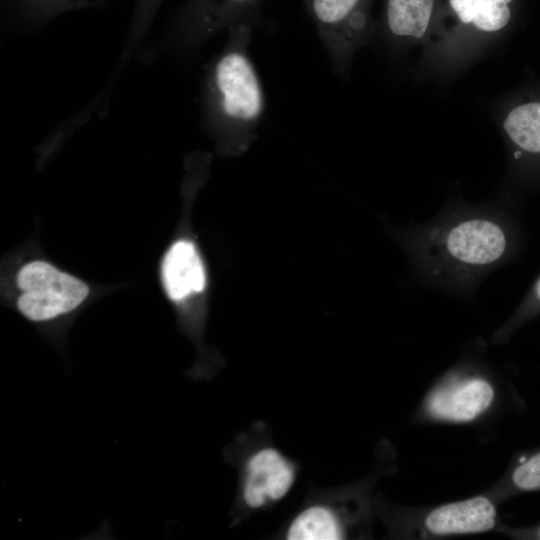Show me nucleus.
Masks as SVG:
<instances>
[{"instance_id":"1a4fd4ad","label":"nucleus","mask_w":540,"mask_h":540,"mask_svg":"<svg viewBox=\"0 0 540 540\" xmlns=\"http://www.w3.org/2000/svg\"><path fill=\"white\" fill-rule=\"evenodd\" d=\"M493 395L490 384L482 379H456L434 391L427 407L433 417L464 422L486 410Z\"/></svg>"},{"instance_id":"f03ea898","label":"nucleus","mask_w":540,"mask_h":540,"mask_svg":"<svg viewBox=\"0 0 540 540\" xmlns=\"http://www.w3.org/2000/svg\"><path fill=\"white\" fill-rule=\"evenodd\" d=\"M523 0H440L422 63L439 75L470 65L516 25Z\"/></svg>"},{"instance_id":"20e7f679","label":"nucleus","mask_w":540,"mask_h":540,"mask_svg":"<svg viewBox=\"0 0 540 540\" xmlns=\"http://www.w3.org/2000/svg\"><path fill=\"white\" fill-rule=\"evenodd\" d=\"M514 183L540 188V83L512 94L499 115Z\"/></svg>"},{"instance_id":"dca6fc26","label":"nucleus","mask_w":540,"mask_h":540,"mask_svg":"<svg viewBox=\"0 0 540 540\" xmlns=\"http://www.w3.org/2000/svg\"><path fill=\"white\" fill-rule=\"evenodd\" d=\"M540 313V273L537 275L523 299L519 303L513 318L511 326L515 327Z\"/></svg>"},{"instance_id":"0eeeda50","label":"nucleus","mask_w":540,"mask_h":540,"mask_svg":"<svg viewBox=\"0 0 540 540\" xmlns=\"http://www.w3.org/2000/svg\"><path fill=\"white\" fill-rule=\"evenodd\" d=\"M295 478L292 461L274 447H260L243 463L238 493L240 503L250 510L276 503L288 494Z\"/></svg>"},{"instance_id":"ddd939ff","label":"nucleus","mask_w":540,"mask_h":540,"mask_svg":"<svg viewBox=\"0 0 540 540\" xmlns=\"http://www.w3.org/2000/svg\"><path fill=\"white\" fill-rule=\"evenodd\" d=\"M291 540H335L343 536L336 512L327 504H312L301 510L288 525Z\"/></svg>"},{"instance_id":"9d476101","label":"nucleus","mask_w":540,"mask_h":540,"mask_svg":"<svg viewBox=\"0 0 540 540\" xmlns=\"http://www.w3.org/2000/svg\"><path fill=\"white\" fill-rule=\"evenodd\" d=\"M162 276L165 291L175 303L204 290L205 268L191 241L178 240L169 248L163 260Z\"/></svg>"},{"instance_id":"f3484780","label":"nucleus","mask_w":540,"mask_h":540,"mask_svg":"<svg viewBox=\"0 0 540 540\" xmlns=\"http://www.w3.org/2000/svg\"><path fill=\"white\" fill-rule=\"evenodd\" d=\"M162 0H137L133 17V32L139 33L148 26Z\"/></svg>"},{"instance_id":"39448f33","label":"nucleus","mask_w":540,"mask_h":540,"mask_svg":"<svg viewBox=\"0 0 540 540\" xmlns=\"http://www.w3.org/2000/svg\"><path fill=\"white\" fill-rule=\"evenodd\" d=\"M18 311L29 321L44 324L77 309L87 298L89 287L75 276L46 261H32L18 272Z\"/></svg>"},{"instance_id":"423d86ee","label":"nucleus","mask_w":540,"mask_h":540,"mask_svg":"<svg viewBox=\"0 0 540 540\" xmlns=\"http://www.w3.org/2000/svg\"><path fill=\"white\" fill-rule=\"evenodd\" d=\"M336 68L344 71L373 33V0H305Z\"/></svg>"},{"instance_id":"4468645a","label":"nucleus","mask_w":540,"mask_h":540,"mask_svg":"<svg viewBox=\"0 0 540 540\" xmlns=\"http://www.w3.org/2000/svg\"><path fill=\"white\" fill-rule=\"evenodd\" d=\"M103 0H16L17 5L28 17L46 20L62 13L91 7Z\"/></svg>"},{"instance_id":"6e6552de","label":"nucleus","mask_w":540,"mask_h":540,"mask_svg":"<svg viewBox=\"0 0 540 540\" xmlns=\"http://www.w3.org/2000/svg\"><path fill=\"white\" fill-rule=\"evenodd\" d=\"M440 0H383L381 25L397 47L424 46L433 29Z\"/></svg>"},{"instance_id":"f257e3e1","label":"nucleus","mask_w":540,"mask_h":540,"mask_svg":"<svg viewBox=\"0 0 540 540\" xmlns=\"http://www.w3.org/2000/svg\"><path fill=\"white\" fill-rule=\"evenodd\" d=\"M520 214L511 195L477 205L453 202L396 237L425 282L471 296L491 272L521 254L526 236Z\"/></svg>"},{"instance_id":"7ed1b4c3","label":"nucleus","mask_w":540,"mask_h":540,"mask_svg":"<svg viewBox=\"0 0 540 540\" xmlns=\"http://www.w3.org/2000/svg\"><path fill=\"white\" fill-rule=\"evenodd\" d=\"M230 30V40L208 69L205 87L206 111L210 126L236 148L253 138L264 110L258 75L248 57L250 37L245 23Z\"/></svg>"},{"instance_id":"9b49d317","label":"nucleus","mask_w":540,"mask_h":540,"mask_svg":"<svg viewBox=\"0 0 540 540\" xmlns=\"http://www.w3.org/2000/svg\"><path fill=\"white\" fill-rule=\"evenodd\" d=\"M258 0H189L180 27L193 38L204 39L223 28L245 23L242 18Z\"/></svg>"},{"instance_id":"f8f14e48","label":"nucleus","mask_w":540,"mask_h":540,"mask_svg":"<svg viewBox=\"0 0 540 540\" xmlns=\"http://www.w3.org/2000/svg\"><path fill=\"white\" fill-rule=\"evenodd\" d=\"M495 508L485 497L443 505L426 518L434 534H463L490 530L495 524Z\"/></svg>"},{"instance_id":"2eb2a0df","label":"nucleus","mask_w":540,"mask_h":540,"mask_svg":"<svg viewBox=\"0 0 540 540\" xmlns=\"http://www.w3.org/2000/svg\"><path fill=\"white\" fill-rule=\"evenodd\" d=\"M512 481L521 490L540 489V452L521 460L513 472Z\"/></svg>"}]
</instances>
